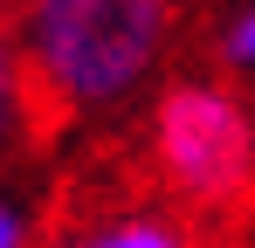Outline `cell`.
Masks as SVG:
<instances>
[{
  "mask_svg": "<svg viewBox=\"0 0 255 248\" xmlns=\"http://www.w3.org/2000/svg\"><path fill=\"white\" fill-rule=\"evenodd\" d=\"M7 28L48 118H111L159 76L172 0H7Z\"/></svg>",
  "mask_w": 255,
  "mask_h": 248,
  "instance_id": "6da1fadb",
  "label": "cell"
},
{
  "mask_svg": "<svg viewBox=\"0 0 255 248\" xmlns=\"http://www.w3.org/2000/svg\"><path fill=\"white\" fill-rule=\"evenodd\" d=\"M152 165L186 207H242L255 186V118L228 83H166L152 111Z\"/></svg>",
  "mask_w": 255,
  "mask_h": 248,
  "instance_id": "7a4b0ae2",
  "label": "cell"
},
{
  "mask_svg": "<svg viewBox=\"0 0 255 248\" xmlns=\"http://www.w3.org/2000/svg\"><path fill=\"white\" fill-rule=\"evenodd\" d=\"M42 97H35V83H28V62H21V48H14V28H7V14H0V165H14L35 138H42Z\"/></svg>",
  "mask_w": 255,
  "mask_h": 248,
  "instance_id": "3957f363",
  "label": "cell"
},
{
  "mask_svg": "<svg viewBox=\"0 0 255 248\" xmlns=\"http://www.w3.org/2000/svg\"><path fill=\"white\" fill-rule=\"evenodd\" d=\"M55 248H193V242H186V228L166 221V214H118V221H104V228L62 235Z\"/></svg>",
  "mask_w": 255,
  "mask_h": 248,
  "instance_id": "277c9868",
  "label": "cell"
},
{
  "mask_svg": "<svg viewBox=\"0 0 255 248\" xmlns=\"http://www.w3.org/2000/svg\"><path fill=\"white\" fill-rule=\"evenodd\" d=\"M221 62H228V69H242V76H255V0H242V7H235V21L221 28Z\"/></svg>",
  "mask_w": 255,
  "mask_h": 248,
  "instance_id": "5b68a950",
  "label": "cell"
},
{
  "mask_svg": "<svg viewBox=\"0 0 255 248\" xmlns=\"http://www.w3.org/2000/svg\"><path fill=\"white\" fill-rule=\"evenodd\" d=\"M0 248H28V214L14 193H0Z\"/></svg>",
  "mask_w": 255,
  "mask_h": 248,
  "instance_id": "8992f818",
  "label": "cell"
}]
</instances>
